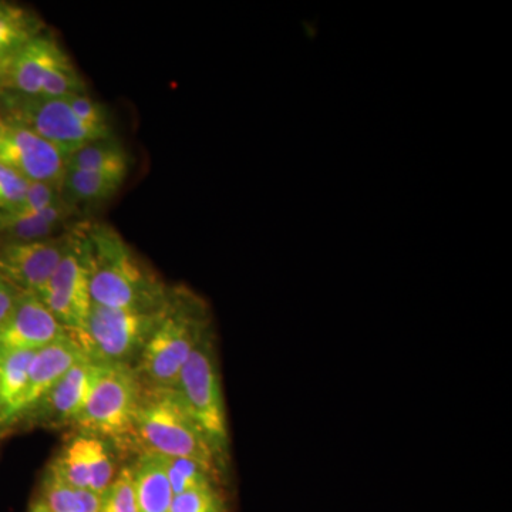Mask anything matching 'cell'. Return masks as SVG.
I'll return each mask as SVG.
<instances>
[{
    "label": "cell",
    "mask_w": 512,
    "mask_h": 512,
    "mask_svg": "<svg viewBox=\"0 0 512 512\" xmlns=\"http://www.w3.org/2000/svg\"><path fill=\"white\" fill-rule=\"evenodd\" d=\"M84 237L94 305L136 312H157L167 305L170 289L141 264L116 229L97 224L87 229Z\"/></svg>",
    "instance_id": "cell-1"
},
{
    "label": "cell",
    "mask_w": 512,
    "mask_h": 512,
    "mask_svg": "<svg viewBox=\"0 0 512 512\" xmlns=\"http://www.w3.org/2000/svg\"><path fill=\"white\" fill-rule=\"evenodd\" d=\"M140 454L200 461L220 476L224 458L185 409L174 389L143 386L133 429L126 440Z\"/></svg>",
    "instance_id": "cell-2"
},
{
    "label": "cell",
    "mask_w": 512,
    "mask_h": 512,
    "mask_svg": "<svg viewBox=\"0 0 512 512\" xmlns=\"http://www.w3.org/2000/svg\"><path fill=\"white\" fill-rule=\"evenodd\" d=\"M210 330L207 303L187 289L171 291L163 316L134 366L143 386L174 389L191 353Z\"/></svg>",
    "instance_id": "cell-3"
},
{
    "label": "cell",
    "mask_w": 512,
    "mask_h": 512,
    "mask_svg": "<svg viewBox=\"0 0 512 512\" xmlns=\"http://www.w3.org/2000/svg\"><path fill=\"white\" fill-rule=\"evenodd\" d=\"M214 338L212 330L204 336L181 370L174 390L224 458L228 454L229 430Z\"/></svg>",
    "instance_id": "cell-4"
},
{
    "label": "cell",
    "mask_w": 512,
    "mask_h": 512,
    "mask_svg": "<svg viewBox=\"0 0 512 512\" xmlns=\"http://www.w3.org/2000/svg\"><path fill=\"white\" fill-rule=\"evenodd\" d=\"M164 308L157 312H136L93 303L86 329L77 335L67 333L92 362L134 367Z\"/></svg>",
    "instance_id": "cell-5"
},
{
    "label": "cell",
    "mask_w": 512,
    "mask_h": 512,
    "mask_svg": "<svg viewBox=\"0 0 512 512\" xmlns=\"http://www.w3.org/2000/svg\"><path fill=\"white\" fill-rule=\"evenodd\" d=\"M8 93L26 97H67L86 93L70 57L55 39L39 35L16 53L0 76Z\"/></svg>",
    "instance_id": "cell-6"
},
{
    "label": "cell",
    "mask_w": 512,
    "mask_h": 512,
    "mask_svg": "<svg viewBox=\"0 0 512 512\" xmlns=\"http://www.w3.org/2000/svg\"><path fill=\"white\" fill-rule=\"evenodd\" d=\"M141 392L143 383L133 366L106 365L73 426L86 436L126 441L133 429Z\"/></svg>",
    "instance_id": "cell-7"
},
{
    "label": "cell",
    "mask_w": 512,
    "mask_h": 512,
    "mask_svg": "<svg viewBox=\"0 0 512 512\" xmlns=\"http://www.w3.org/2000/svg\"><path fill=\"white\" fill-rule=\"evenodd\" d=\"M8 121L29 128L59 148L66 157L93 141L110 138L113 133L99 130L77 119L64 97H26L3 94Z\"/></svg>",
    "instance_id": "cell-8"
},
{
    "label": "cell",
    "mask_w": 512,
    "mask_h": 512,
    "mask_svg": "<svg viewBox=\"0 0 512 512\" xmlns=\"http://www.w3.org/2000/svg\"><path fill=\"white\" fill-rule=\"evenodd\" d=\"M37 296L67 332L77 335L86 329L93 302L89 251L84 234L73 232L66 254Z\"/></svg>",
    "instance_id": "cell-9"
},
{
    "label": "cell",
    "mask_w": 512,
    "mask_h": 512,
    "mask_svg": "<svg viewBox=\"0 0 512 512\" xmlns=\"http://www.w3.org/2000/svg\"><path fill=\"white\" fill-rule=\"evenodd\" d=\"M0 164L12 168L25 180L53 185L62 191L67 157L29 128L5 120L0 134Z\"/></svg>",
    "instance_id": "cell-10"
},
{
    "label": "cell",
    "mask_w": 512,
    "mask_h": 512,
    "mask_svg": "<svg viewBox=\"0 0 512 512\" xmlns=\"http://www.w3.org/2000/svg\"><path fill=\"white\" fill-rule=\"evenodd\" d=\"M73 232L28 242L0 244V278L19 292L39 293L60 264Z\"/></svg>",
    "instance_id": "cell-11"
},
{
    "label": "cell",
    "mask_w": 512,
    "mask_h": 512,
    "mask_svg": "<svg viewBox=\"0 0 512 512\" xmlns=\"http://www.w3.org/2000/svg\"><path fill=\"white\" fill-rule=\"evenodd\" d=\"M67 336L42 299L32 292H19L12 309L0 322V349L37 352Z\"/></svg>",
    "instance_id": "cell-12"
},
{
    "label": "cell",
    "mask_w": 512,
    "mask_h": 512,
    "mask_svg": "<svg viewBox=\"0 0 512 512\" xmlns=\"http://www.w3.org/2000/svg\"><path fill=\"white\" fill-rule=\"evenodd\" d=\"M104 367L106 365L89 359L77 363L26 417L49 429L73 426L89 402L94 384L103 373Z\"/></svg>",
    "instance_id": "cell-13"
},
{
    "label": "cell",
    "mask_w": 512,
    "mask_h": 512,
    "mask_svg": "<svg viewBox=\"0 0 512 512\" xmlns=\"http://www.w3.org/2000/svg\"><path fill=\"white\" fill-rule=\"evenodd\" d=\"M84 359L87 357L82 348L74 342L69 333L52 345L37 350L32 363H30L28 384H26L25 394L20 400L13 423L25 419L35 409L36 404L53 389V386L74 365Z\"/></svg>",
    "instance_id": "cell-14"
},
{
    "label": "cell",
    "mask_w": 512,
    "mask_h": 512,
    "mask_svg": "<svg viewBox=\"0 0 512 512\" xmlns=\"http://www.w3.org/2000/svg\"><path fill=\"white\" fill-rule=\"evenodd\" d=\"M76 210L62 197L57 204L35 214L0 211V239L3 242H28L56 237Z\"/></svg>",
    "instance_id": "cell-15"
},
{
    "label": "cell",
    "mask_w": 512,
    "mask_h": 512,
    "mask_svg": "<svg viewBox=\"0 0 512 512\" xmlns=\"http://www.w3.org/2000/svg\"><path fill=\"white\" fill-rule=\"evenodd\" d=\"M131 470L138 512H170L174 493L163 458L157 454H140Z\"/></svg>",
    "instance_id": "cell-16"
},
{
    "label": "cell",
    "mask_w": 512,
    "mask_h": 512,
    "mask_svg": "<svg viewBox=\"0 0 512 512\" xmlns=\"http://www.w3.org/2000/svg\"><path fill=\"white\" fill-rule=\"evenodd\" d=\"M35 353L0 349V431L15 420Z\"/></svg>",
    "instance_id": "cell-17"
},
{
    "label": "cell",
    "mask_w": 512,
    "mask_h": 512,
    "mask_svg": "<svg viewBox=\"0 0 512 512\" xmlns=\"http://www.w3.org/2000/svg\"><path fill=\"white\" fill-rule=\"evenodd\" d=\"M42 22L28 9L0 2V76L16 53L42 35Z\"/></svg>",
    "instance_id": "cell-18"
},
{
    "label": "cell",
    "mask_w": 512,
    "mask_h": 512,
    "mask_svg": "<svg viewBox=\"0 0 512 512\" xmlns=\"http://www.w3.org/2000/svg\"><path fill=\"white\" fill-rule=\"evenodd\" d=\"M67 168L127 178L130 163L124 147L110 137L93 141L74 151L67 157Z\"/></svg>",
    "instance_id": "cell-19"
},
{
    "label": "cell",
    "mask_w": 512,
    "mask_h": 512,
    "mask_svg": "<svg viewBox=\"0 0 512 512\" xmlns=\"http://www.w3.org/2000/svg\"><path fill=\"white\" fill-rule=\"evenodd\" d=\"M126 178L94 171L69 170L62 185V197L70 204H97L110 200L120 190Z\"/></svg>",
    "instance_id": "cell-20"
},
{
    "label": "cell",
    "mask_w": 512,
    "mask_h": 512,
    "mask_svg": "<svg viewBox=\"0 0 512 512\" xmlns=\"http://www.w3.org/2000/svg\"><path fill=\"white\" fill-rule=\"evenodd\" d=\"M39 500L49 512H100L101 495L64 483L52 468H47Z\"/></svg>",
    "instance_id": "cell-21"
},
{
    "label": "cell",
    "mask_w": 512,
    "mask_h": 512,
    "mask_svg": "<svg viewBox=\"0 0 512 512\" xmlns=\"http://www.w3.org/2000/svg\"><path fill=\"white\" fill-rule=\"evenodd\" d=\"M163 463L174 495L217 485L218 474L200 461L184 457H164Z\"/></svg>",
    "instance_id": "cell-22"
},
{
    "label": "cell",
    "mask_w": 512,
    "mask_h": 512,
    "mask_svg": "<svg viewBox=\"0 0 512 512\" xmlns=\"http://www.w3.org/2000/svg\"><path fill=\"white\" fill-rule=\"evenodd\" d=\"M49 467L62 478L64 483L80 490L90 491V471L86 450H84L83 434L74 437Z\"/></svg>",
    "instance_id": "cell-23"
},
{
    "label": "cell",
    "mask_w": 512,
    "mask_h": 512,
    "mask_svg": "<svg viewBox=\"0 0 512 512\" xmlns=\"http://www.w3.org/2000/svg\"><path fill=\"white\" fill-rule=\"evenodd\" d=\"M83 439L90 471V491L103 497L117 476L113 456L103 439L86 434H83Z\"/></svg>",
    "instance_id": "cell-24"
},
{
    "label": "cell",
    "mask_w": 512,
    "mask_h": 512,
    "mask_svg": "<svg viewBox=\"0 0 512 512\" xmlns=\"http://www.w3.org/2000/svg\"><path fill=\"white\" fill-rule=\"evenodd\" d=\"M100 512H138L134 494L133 470L124 467L101 497Z\"/></svg>",
    "instance_id": "cell-25"
},
{
    "label": "cell",
    "mask_w": 512,
    "mask_h": 512,
    "mask_svg": "<svg viewBox=\"0 0 512 512\" xmlns=\"http://www.w3.org/2000/svg\"><path fill=\"white\" fill-rule=\"evenodd\" d=\"M170 512H228L217 485L174 495Z\"/></svg>",
    "instance_id": "cell-26"
},
{
    "label": "cell",
    "mask_w": 512,
    "mask_h": 512,
    "mask_svg": "<svg viewBox=\"0 0 512 512\" xmlns=\"http://www.w3.org/2000/svg\"><path fill=\"white\" fill-rule=\"evenodd\" d=\"M72 107L73 113L77 119L82 120L87 126L99 128V130L110 131L109 117L103 104L87 96L86 93L73 94V96L64 97Z\"/></svg>",
    "instance_id": "cell-27"
},
{
    "label": "cell",
    "mask_w": 512,
    "mask_h": 512,
    "mask_svg": "<svg viewBox=\"0 0 512 512\" xmlns=\"http://www.w3.org/2000/svg\"><path fill=\"white\" fill-rule=\"evenodd\" d=\"M62 200V191L53 185L29 181L28 190L18 207L9 210L18 214H35L45 211Z\"/></svg>",
    "instance_id": "cell-28"
},
{
    "label": "cell",
    "mask_w": 512,
    "mask_h": 512,
    "mask_svg": "<svg viewBox=\"0 0 512 512\" xmlns=\"http://www.w3.org/2000/svg\"><path fill=\"white\" fill-rule=\"evenodd\" d=\"M29 181L12 168L0 164V211L18 207L28 190Z\"/></svg>",
    "instance_id": "cell-29"
},
{
    "label": "cell",
    "mask_w": 512,
    "mask_h": 512,
    "mask_svg": "<svg viewBox=\"0 0 512 512\" xmlns=\"http://www.w3.org/2000/svg\"><path fill=\"white\" fill-rule=\"evenodd\" d=\"M18 295V289L13 288L5 279L0 278V322L8 315Z\"/></svg>",
    "instance_id": "cell-30"
},
{
    "label": "cell",
    "mask_w": 512,
    "mask_h": 512,
    "mask_svg": "<svg viewBox=\"0 0 512 512\" xmlns=\"http://www.w3.org/2000/svg\"><path fill=\"white\" fill-rule=\"evenodd\" d=\"M29 512H49V511H47L45 504H43L42 501H40L39 498H37V500L33 501V503L30 504Z\"/></svg>",
    "instance_id": "cell-31"
},
{
    "label": "cell",
    "mask_w": 512,
    "mask_h": 512,
    "mask_svg": "<svg viewBox=\"0 0 512 512\" xmlns=\"http://www.w3.org/2000/svg\"><path fill=\"white\" fill-rule=\"evenodd\" d=\"M3 128H5V119L0 116V134H2Z\"/></svg>",
    "instance_id": "cell-32"
}]
</instances>
